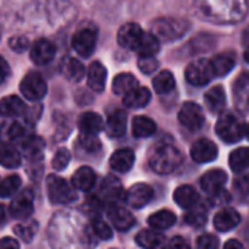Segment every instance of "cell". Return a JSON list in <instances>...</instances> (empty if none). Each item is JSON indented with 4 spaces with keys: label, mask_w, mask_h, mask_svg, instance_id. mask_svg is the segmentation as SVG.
I'll use <instances>...</instances> for the list:
<instances>
[{
    "label": "cell",
    "mask_w": 249,
    "mask_h": 249,
    "mask_svg": "<svg viewBox=\"0 0 249 249\" xmlns=\"http://www.w3.org/2000/svg\"><path fill=\"white\" fill-rule=\"evenodd\" d=\"M238 196L242 198V200H249V174L248 175H242L239 177L235 184H233Z\"/></svg>",
    "instance_id": "obj_47"
},
{
    "label": "cell",
    "mask_w": 249,
    "mask_h": 249,
    "mask_svg": "<svg viewBox=\"0 0 249 249\" xmlns=\"http://www.w3.org/2000/svg\"><path fill=\"white\" fill-rule=\"evenodd\" d=\"M179 123L190 131H197L204 124V114L198 104L196 102H185L178 114Z\"/></svg>",
    "instance_id": "obj_7"
},
{
    "label": "cell",
    "mask_w": 249,
    "mask_h": 249,
    "mask_svg": "<svg viewBox=\"0 0 249 249\" xmlns=\"http://www.w3.org/2000/svg\"><path fill=\"white\" fill-rule=\"evenodd\" d=\"M229 166L233 172H242L249 168V149L239 147L235 149L229 156Z\"/></svg>",
    "instance_id": "obj_38"
},
{
    "label": "cell",
    "mask_w": 249,
    "mask_h": 249,
    "mask_svg": "<svg viewBox=\"0 0 249 249\" xmlns=\"http://www.w3.org/2000/svg\"><path fill=\"white\" fill-rule=\"evenodd\" d=\"M244 57H245V61L249 64V47L247 48V51H245V54H244Z\"/></svg>",
    "instance_id": "obj_55"
},
{
    "label": "cell",
    "mask_w": 249,
    "mask_h": 249,
    "mask_svg": "<svg viewBox=\"0 0 249 249\" xmlns=\"http://www.w3.org/2000/svg\"><path fill=\"white\" fill-rule=\"evenodd\" d=\"M15 235L19 236L23 242L29 244L34 236L36 235L38 232V223L34 222V220H29V222H25V223H20V225H16L15 229H13Z\"/></svg>",
    "instance_id": "obj_40"
},
{
    "label": "cell",
    "mask_w": 249,
    "mask_h": 249,
    "mask_svg": "<svg viewBox=\"0 0 249 249\" xmlns=\"http://www.w3.org/2000/svg\"><path fill=\"white\" fill-rule=\"evenodd\" d=\"M96 38L98 34L95 28H82L73 35L71 47L82 57H89L96 47Z\"/></svg>",
    "instance_id": "obj_8"
},
{
    "label": "cell",
    "mask_w": 249,
    "mask_h": 249,
    "mask_svg": "<svg viewBox=\"0 0 249 249\" xmlns=\"http://www.w3.org/2000/svg\"><path fill=\"white\" fill-rule=\"evenodd\" d=\"M136 244L142 248H159L165 244V236L155 231H142L136 236Z\"/></svg>",
    "instance_id": "obj_32"
},
{
    "label": "cell",
    "mask_w": 249,
    "mask_h": 249,
    "mask_svg": "<svg viewBox=\"0 0 249 249\" xmlns=\"http://www.w3.org/2000/svg\"><path fill=\"white\" fill-rule=\"evenodd\" d=\"M9 212H10V216L13 219H28L32 212H34V197H32V193L31 190H26L23 191L22 194H19L12 203H10V207H9Z\"/></svg>",
    "instance_id": "obj_10"
},
{
    "label": "cell",
    "mask_w": 249,
    "mask_h": 249,
    "mask_svg": "<svg viewBox=\"0 0 249 249\" xmlns=\"http://www.w3.org/2000/svg\"><path fill=\"white\" fill-rule=\"evenodd\" d=\"M217 136L226 143H236L245 136V125L242 120L233 112H225L220 115L216 124Z\"/></svg>",
    "instance_id": "obj_2"
},
{
    "label": "cell",
    "mask_w": 249,
    "mask_h": 249,
    "mask_svg": "<svg viewBox=\"0 0 249 249\" xmlns=\"http://www.w3.org/2000/svg\"><path fill=\"white\" fill-rule=\"evenodd\" d=\"M168 247H169V248H174V249H188L190 248L188 242H187L184 238H181V236H175L172 241H169Z\"/></svg>",
    "instance_id": "obj_50"
},
{
    "label": "cell",
    "mask_w": 249,
    "mask_h": 249,
    "mask_svg": "<svg viewBox=\"0 0 249 249\" xmlns=\"http://www.w3.org/2000/svg\"><path fill=\"white\" fill-rule=\"evenodd\" d=\"M197 247L200 249H214L219 247V239L210 233H206L197 239Z\"/></svg>",
    "instance_id": "obj_48"
},
{
    "label": "cell",
    "mask_w": 249,
    "mask_h": 249,
    "mask_svg": "<svg viewBox=\"0 0 249 249\" xmlns=\"http://www.w3.org/2000/svg\"><path fill=\"white\" fill-rule=\"evenodd\" d=\"M9 47L15 53H23L29 47V41L25 36H13L9 39Z\"/></svg>",
    "instance_id": "obj_49"
},
{
    "label": "cell",
    "mask_w": 249,
    "mask_h": 249,
    "mask_svg": "<svg viewBox=\"0 0 249 249\" xmlns=\"http://www.w3.org/2000/svg\"><path fill=\"white\" fill-rule=\"evenodd\" d=\"M61 73L71 82H79L85 76V67L83 64L73 58V57H66L61 61Z\"/></svg>",
    "instance_id": "obj_31"
},
{
    "label": "cell",
    "mask_w": 249,
    "mask_h": 249,
    "mask_svg": "<svg viewBox=\"0 0 249 249\" xmlns=\"http://www.w3.org/2000/svg\"><path fill=\"white\" fill-rule=\"evenodd\" d=\"M153 88L159 95H165L174 90L175 88V77L171 71L162 70L153 77Z\"/></svg>",
    "instance_id": "obj_36"
},
{
    "label": "cell",
    "mask_w": 249,
    "mask_h": 249,
    "mask_svg": "<svg viewBox=\"0 0 249 249\" xmlns=\"http://www.w3.org/2000/svg\"><path fill=\"white\" fill-rule=\"evenodd\" d=\"M182 162L181 152L172 144H159L150 152L149 165L150 168L160 175H168L177 171Z\"/></svg>",
    "instance_id": "obj_1"
},
{
    "label": "cell",
    "mask_w": 249,
    "mask_h": 249,
    "mask_svg": "<svg viewBox=\"0 0 249 249\" xmlns=\"http://www.w3.org/2000/svg\"><path fill=\"white\" fill-rule=\"evenodd\" d=\"M70 162V152L67 149H58L51 160V165L55 171H63Z\"/></svg>",
    "instance_id": "obj_45"
},
{
    "label": "cell",
    "mask_w": 249,
    "mask_h": 249,
    "mask_svg": "<svg viewBox=\"0 0 249 249\" xmlns=\"http://www.w3.org/2000/svg\"><path fill=\"white\" fill-rule=\"evenodd\" d=\"M149 225L156 231H165L175 225L177 216L171 210H159L149 217Z\"/></svg>",
    "instance_id": "obj_33"
},
{
    "label": "cell",
    "mask_w": 249,
    "mask_h": 249,
    "mask_svg": "<svg viewBox=\"0 0 249 249\" xmlns=\"http://www.w3.org/2000/svg\"><path fill=\"white\" fill-rule=\"evenodd\" d=\"M26 137V128L18 121H7L0 125V140L3 143L22 142Z\"/></svg>",
    "instance_id": "obj_19"
},
{
    "label": "cell",
    "mask_w": 249,
    "mask_h": 249,
    "mask_svg": "<svg viewBox=\"0 0 249 249\" xmlns=\"http://www.w3.org/2000/svg\"><path fill=\"white\" fill-rule=\"evenodd\" d=\"M101 196L105 201H109V203H115V201H120L121 198H125V194H124V190H123V184L120 182L118 178L115 177H107L104 181H102V185H101Z\"/></svg>",
    "instance_id": "obj_16"
},
{
    "label": "cell",
    "mask_w": 249,
    "mask_h": 249,
    "mask_svg": "<svg viewBox=\"0 0 249 249\" xmlns=\"http://www.w3.org/2000/svg\"><path fill=\"white\" fill-rule=\"evenodd\" d=\"M92 228H93L95 235L99 239L108 241V239L112 238V229H111V226H108V223H105L102 219H95L92 222Z\"/></svg>",
    "instance_id": "obj_43"
},
{
    "label": "cell",
    "mask_w": 249,
    "mask_h": 249,
    "mask_svg": "<svg viewBox=\"0 0 249 249\" xmlns=\"http://www.w3.org/2000/svg\"><path fill=\"white\" fill-rule=\"evenodd\" d=\"M245 136L248 137V140H249V124H247V125H245Z\"/></svg>",
    "instance_id": "obj_56"
},
{
    "label": "cell",
    "mask_w": 249,
    "mask_h": 249,
    "mask_svg": "<svg viewBox=\"0 0 249 249\" xmlns=\"http://www.w3.org/2000/svg\"><path fill=\"white\" fill-rule=\"evenodd\" d=\"M214 76L213 71V66L210 60L201 58L197 61H193L191 64H188L187 70H185V79L188 83L194 85V86H204L207 85Z\"/></svg>",
    "instance_id": "obj_5"
},
{
    "label": "cell",
    "mask_w": 249,
    "mask_h": 249,
    "mask_svg": "<svg viewBox=\"0 0 249 249\" xmlns=\"http://www.w3.org/2000/svg\"><path fill=\"white\" fill-rule=\"evenodd\" d=\"M241 223V214L235 209H223L214 216V228L219 232H229Z\"/></svg>",
    "instance_id": "obj_18"
},
{
    "label": "cell",
    "mask_w": 249,
    "mask_h": 249,
    "mask_svg": "<svg viewBox=\"0 0 249 249\" xmlns=\"http://www.w3.org/2000/svg\"><path fill=\"white\" fill-rule=\"evenodd\" d=\"M6 222V210L4 207L0 204V223H4Z\"/></svg>",
    "instance_id": "obj_54"
},
{
    "label": "cell",
    "mask_w": 249,
    "mask_h": 249,
    "mask_svg": "<svg viewBox=\"0 0 249 249\" xmlns=\"http://www.w3.org/2000/svg\"><path fill=\"white\" fill-rule=\"evenodd\" d=\"M152 198H153V188L143 182L134 184L125 193V201L134 209L144 207Z\"/></svg>",
    "instance_id": "obj_9"
},
{
    "label": "cell",
    "mask_w": 249,
    "mask_h": 249,
    "mask_svg": "<svg viewBox=\"0 0 249 249\" xmlns=\"http://www.w3.org/2000/svg\"><path fill=\"white\" fill-rule=\"evenodd\" d=\"M0 35H1V31H0Z\"/></svg>",
    "instance_id": "obj_57"
},
{
    "label": "cell",
    "mask_w": 249,
    "mask_h": 249,
    "mask_svg": "<svg viewBox=\"0 0 249 249\" xmlns=\"http://www.w3.org/2000/svg\"><path fill=\"white\" fill-rule=\"evenodd\" d=\"M233 98L236 108L244 114H249V73H242L235 80Z\"/></svg>",
    "instance_id": "obj_13"
},
{
    "label": "cell",
    "mask_w": 249,
    "mask_h": 249,
    "mask_svg": "<svg viewBox=\"0 0 249 249\" xmlns=\"http://www.w3.org/2000/svg\"><path fill=\"white\" fill-rule=\"evenodd\" d=\"M190 23L184 19L162 18L153 23V34L163 41H175L187 34Z\"/></svg>",
    "instance_id": "obj_3"
},
{
    "label": "cell",
    "mask_w": 249,
    "mask_h": 249,
    "mask_svg": "<svg viewBox=\"0 0 249 249\" xmlns=\"http://www.w3.org/2000/svg\"><path fill=\"white\" fill-rule=\"evenodd\" d=\"M9 74H10L9 64H7V61L3 57H0V83H3L9 77Z\"/></svg>",
    "instance_id": "obj_51"
},
{
    "label": "cell",
    "mask_w": 249,
    "mask_h": 249,
    "mask_svg": "<svg viewBox=\"0 0 249 249\" xmlns=\"http://www.w3.org/2000/svg\"><path fill=\"white\" fill-rule=\"evenodd\" d=\"M47 190L48 198L53 204H69L77 198L74 188L57 175L47 177Z\"/></svg>",
    "instance_id": "obj_4"
},
{
    "label": "cell",
    "mask_w": 249,
    "mask_h": 249,
    "mask_svg": "<svg viewBox=\"0 0 249 249\" xmlns=\"http://www.w3.org/2000/svg\"><path fill=\"white\" fill-rule=\"evenodd\" d=\"M174 200L175 203L182 207V209H193L198 206L200 201V196L198 193L191 187V185H181L175 190L174 193Z\"/></svg>",
    "instance_id": "obj_20"
},
{
    "label": "cell",
    "mask_w": 249,
    "mask_h": 249,
    "mask_svg": "<svg viewBox=\"0 0 249 249\" xmlns=\"http://www.w3.org/2000/svg\"><path fill=\"white\" fill-rule=\"evenodd\" d=\"M194 209L196 207H193L191 212L188 214H185V222L194 228H201L207 220V214L201 209H197V210H194Z\"/></svg>",
    "instance_id": "obj_44"
},
{
    "label": "cell",
    "mask_w": 249,
    "mask_h": 249,
    "mask_svg": "<svg viewBox=\"0 0 249 249\" xmlns=\"http://www.w3.org/2000/svg\"><path fill=\"white\" fill-rule=\"evenodd\" d=\"M55 55V47L51 41L48 39H38L34 42L31 47V60L38 64V66H45L48 64Z\"/></svg>",
    "instance_id": "obj_12"
},
{
    "label": "cell",
    "mask_w": 249,
    "mask_h": 249,
    "mask_svg": "<svg viewBox=\"0 0 249 249\" xmlns=\"http://www.w3.org/2000/svg\"><path fill=\"white\" fill-rule=\"evenodd\" d=\"M107 82V69L99 63L93 61L88 69V86L93 92H102Z\"/></svg>",
    "instance_id": "obj_21"
},
{
    "label": "cell",
    "mask_w": 249,
    "mask_h": 249,
    "mask_svg": "<svg viewBox=\"0 0 249 249\" xmlns=\"http://www.w3.org/2000/svg\"><path fill=\"white\" fill-rule=\"evenodd\" d=\"M108 216H109V220L111 223L115 226V229L118 231H128L133 225H134V216L124 207L121 206H111L109 210H108Z\"/></svg>",
    "instance_id": "obj_17"
},
{
    "label": "cell",
    "mask_w": 249,
    "mask_h": 249,
    "mask_svg": "<svg viewBox=\"0 0 249 249\" xmlns=\"http://www.w3.org/2000/svg\"><path fill=\"white\" fill-rule=\"evenodd\" d=\"M22 162L20 153L9 143L0 146V165L4 168H18Z\"/></svg>",
    "instance_id": "obj_37"
},
{
    "label": "cell",
    "mask_w": 249,
    "mask_h": 249,
    "mask_svg": "<svg viewBox=\"0 0 249 249\" xmlns=\"http://www.w3.org/2000/svg\"><path fill=\"white\" fill-rule=\"evenodd\" d=\"M152 95L150 90L144 86H137L128 93L124 95V105L128 108H143L149 104Z\"/></svg>",
    "instance_id": "obj_27"
},
{
    "label": "cell",
    "mask_w": 249,
    "mask_h": 249,
    "mask_svg": "<svg viewBox=\"0 0 249 249\" xmlns=\"http://www.w3.org/2000/svg\"><path fill=\"white\" fill-rule=\"evenodd\" d=\"M95 181H96V174L89 166L79 168L71 177L73 187L80 191H90L95 185Z\"/></svg>",
    "instance_id": "obj_23"
},
{
    "label": "cell",
    "mask_w": 249,
    "mask_h": 249,
    "mask_svg": "<svg viewBox=\"0 0 249 249\" xmlns=\"http://www.w3.org/2000/svg\"><path fill=\"white\" fill-rule=\"evenodd\" d=\"M204 102H206V107L210 109V112L219 114L225 108V105H226V93H225V89L220 85L213 86L204 95Z\"/></svg>",
    "instance_id": "obj_26"
},
{
    "label": "cell",
    "mask_w": 249,
    "mask_h": 249,
    "mask_svg": "<svg viewBox=\"0 0 249 249\" xmlns=\"http://www.w3.org/2000/svg\"><path fill=\"white\" fill-rule=\"evenodd\" d=\"M139 86L137 79L131 74V73H120L114 82H112V90L115 95H125L130 90H133L134 88Z\"/></svg>",
    "instance_id": "obj_35"
},
{
    "label": "cell",
    "mask_w": 249,
    "mask_h": 249,
    "mask_svg": "<svg viewBox=\"0 0 249 249\" xmlns=\"http://www.w3.org/2000/svg\"><path fill=\"white\" fill-rule=\"evenodd\" d=\"M142 35H143V31H142L140 25L133 23V22L125 23L118 31V44L124 48L136 50Z\"/></svg>",
    "instance_id": "obj_15"
},
{
    "label": "cell",
    "mask_w": 249,
    "mask_h": 249,
    "mask_svg": "<svg viewBox=\"0 0 249 249\" xmlns=\"http://www.w3.org/2000/svg\"><path fill=\"white\" fill-rule=\"evenodd\" d=\"M191 158L198 162V163H207L212 162L217 158V146L209 140V139H200L197 142H194V144L191 146Z\"/></svg>",
    "instance_id": "obj_11"
},
{
    "label": "cell",
    "mask_w": 249,
    "mask_h": 249,
    "mask_svg": "<svg viewBox=\"0 0 249 249\" xmlns=\"http://www.w3.org/2000/svg\"><path fill=\"white\" fill-rule=\"evenodd\" d=\"M133 136L143 139V137H150L156 131V124L152 118L144 117V115H137L133 118Z\"/></svg>",
    "instance_id": "obj_30"
},
{
    "label": "cell",
    "mask_w": 249,
    "mask_h": 249,
    "mask_svg": "<svg viewBox=\"0 0 249 249\" xmlns=\"http://www.w3.org/2000/svg\"><path fill=\"white\" fill-rule=\"evenodd\" d=\"M137 64H139V69H140L143 73L150 74V73L156 71L159 63H158L156 58H153V55H140Z\"/></svg>",
    "instance_id": "obj_46"
},
{
    "label": "cell",
    "mask_w": 249,
    "mask_h": 249,
    "mask_svg": "<svg viewBox=\"0 0 249 249\" xmlns=\"http://www.w3.org/2000/svg\"><path fill=\"white\" fill-rule=\"evenodd\" d=\"M25 109H26L25 102L15 95L4 96L0 101V115L1 117H18V115H22L25 112Z\"/></svg>",
    "instance_id": "obj_29"
},
{
    "label": "cell",
    "mask_w": 249,
    "mask_h": 249,
    "mask_svg": "<svg viewBox=\"0 0 249 249\" xmlns=\"http://www.w3.org/2000/svg\"><path fill=\"white\" fill-rule=\"evenodd\" d=\"M19 242L15 241L13 238H3L0 239V249H18Z\"/></svg>",
    "instance_id": "obj_52"
},
{
    "label": "cell",
    "mask_w": 249,
    "mask_h": 249,
    "mask_svg": "<svg viewBox=\"0 0 249 249\" xmlns=\"http://www.w3.org/2000/svg\"><path fill=\"white\" fill-rule=\"evenodd\" d=\"M134 153L130 149H120L112 153L109 159V166L117 172H128L134 165Z\"/></svg>",
    "instance_id": "obj_22"
},
{
    "label": "cell",
    "mask_w": 249,
    "mask_h": 249,
    "mask_svg": "<svg viewBox=\"0 0 249 249\" xmlns=\"http://www.w3.org/2000/svg\"><path fill=\"white\" fill-rule=\"evenodd\" d=\"M104 128V120L96 112H85L79 118V130L83 134H96Z\"/></svg>",
    "instance_id": "obj_28"
},
{
    "label": "cell",
    "mask_w": 249,
    "mask_h": 249,
    "mask_svg": "<svg viewBox=\"0 0 249 249\" xmlns=\"http://www.w3.org/2000/svg\"><path fill=\"white\" fill-rule=\"evenodd\" d=\"M210 61L213 66L214 76H225L233 70V67L236 64V55L232 51H226V53L214 55Z\"/></svg>",
    "instance_id": "obj_25"
},
{
    "label": "cell",
    "mask_w": 249,
    "mask_h": 249,
    "mask_svg": "<svg viewBox=\"0 0 249 249\" xmlns=\"http://www.w3.org/2000/svg\"><path fill=\"white\" fill-rule=\"evenodd\" d=\"M77 147L80 150L92 155L101 149V142L95 137V134H82L79 142H77Z\"/></svg>",
    "instance_id": "obj_42"
},
{
    "label": "cell",
    "mask_w": 249,
    "mask_h": 249,
    "mask_svg": "<svg viewBox=\"0 0 249 249\" xmlns=\"http://www.w3.org/2000/svg\"><path fill=\"white\" fill-rule=\"evenodd\" d=\"M225 248L226 249H242V244L241 242H238V241H235V239H232V241H229V242H226V245H225Z\"/></svg>",
    "instance_id": "obj_53"
},
{
    "label": "cell",
    "mask_w": 249,
    "mask_h": 249,
    "mask_svg": "<svg viewBox=\"0 0 249 249\" xmlns=\"http://www.w3.org/2000/svg\"><path fill=\"white\" fill-rule=\"evenodd\" d=\"M20 143H22V150H23L25 156H28L29 159H32L35 156H41V153L45 147L42 139H39L36 136H26Z\"/></svg>",
    "instance_id": "obj_39"
},
{
    "label": "cell",
    "mask_w": 249,
    "mask_h": 249,
    "mask_svg": "<svg viewBox=\"0 0 249 249\" xmlns=\"http://www.w3.org/2000/svg\"><path fill=\"white\" fill-rule=\"evenodd\" d=\"M127 127V112L123 109H115L108 115L107 120V133L111 137H120L125 133Z\"/></svg>",
    "instance_id": "obj_24"
},
{
    "label": "cell",
    "mask_w": 249,
    "mask_h": 249,
    "mask_svg": "<svg viewBox=\"0 0 249 249\" xmlns=\"http://www.w3.org/2000/svg\"><path fill=\"white\" fill-rule=\"evenodd\" d=\"M20 92L23 98H26L28 101H39L47 93V83L39 73L32 71L22 79Z\"/></svg>",
    "instance_id": "obj_6"
},
{
    "label": "cell",
    "mask_w": 249,
    "mask_h": 249,
    "mask_svg": "<svg viewBox=\"0 0 249 249\" xmlns=\"http://www.w3.org/2000/svg\"><path fill=\"white\" fill-rule=\"evenodd\" d=\"M20 184L22 181L18 175H10L1 179L0 181V198H9L10 196H13L20 188Z\"/></svg>",
    "instance_id": "obj_41"
},
{
    "label": "cell",
    "mask_w": 249,
    "mask_h": 249,
    "mask_svg": "<svg viewBox=\"0 0 249 249\" xmlns=\"http://www.w3.org/2000/svg\"><path fill=\"white\" fill-rule=\"evenodd\" d=\"M228 181V175L223 169H212L201 177V188L209 194H219Z\"/></svg>",
    "instance_id": "obj_14"
},
{
    "label": "cell",
    "mask_w": 249,
    "mask_h": 249,
    "mask_svg": "<svg viewBox=\"0 0 249 249\" xmlns=\"http://www.w3.org/2000/svg\"><path fill=\"white\" fill-rule=\"evenodd\" d=\"M136 51L139 55H155L159 51V38L153 32H143Z\"/></svg>",
    "instance_id": "obj_34"
}]
</instances>
